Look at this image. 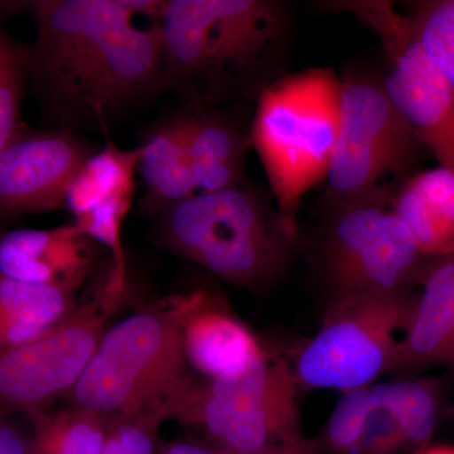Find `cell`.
Instances as JSON below:
<instances>
[{"instance_id":"6da1fadb","label":"cell","mask_w":454,"mask_h":454,"mask_svg":"<svg viewBox=\"0 0 454 454\" xmlns=\"http://www.w3.org/2000/svg\"><path fill=\"white\" fill-rule=\"evenodd\" d=\"M37 38L27 71L59 129L106 127L112 116L162 91L157 25L138 28L119 0L33 3Z\"/></svg>"},{"instance_id":"7a4b0ae2","label":"cell","mask_w":454,"mask_h":454,"mask_svg":"<svg viewBox=\"0 0 454 454\" xmlns=\"http://www.w3.org/2000/svg\"><path fill=\"white\" fill-rule=\"evenodd\" d=\"M289 13L274 0H169L157 25L162 91L240 106L279 79Z\"/></svg>"},{"instance_id":"3957f363","label":"cell","mask_w":454,"mask_h":454,"mask_svg":"<svg viewBox=\"0 0 454 454\" xmlns=\"http://www.w3.org/2000/svg\"><path fill=\"white\" fill-rule=\"evenodd\" d=\"M297 235L276 203L244 184L176 203L160 212L158 226L169 252L247 289L280 277Z\"/></svg>"},{"instance_id":"277c9868","label":"cell","mask_w":454,"mask_h":454,"mask_svg":"<svg viewBox=\"0 0 454 454\" xmlns=\"http://www.w3.org/2000/svg\"><path fill=\"white\" fill-rule=\"evenodd\" d=\"M340 83L333 68H309L280 76L256 100L252 146L278 210L295 226L301 199L327 177L340 133Z\"/></svg>"},{"instance_id":"5b68a950","label":"cell","mask_w":454,"mask_h":454,"mask_svg":"<svg viewBox=\"0 0 454 454\" xmlns=\"http://www.w3.org/2000/svg\"><path fill=\"white\" fill-rule=\"evenodd\" d=\"M298 382L282 358L262 357L234 378L186 384L164 405V420L201 430L223 454L284 450L307 441L297 403Z\"/></svg>"},{"instance_id":"8992f818","label":"cell","mask_w":454,"mask_h":454,"mask_svg":"<svg viewBox=\"0 0 454 454\" xmlns=\"http://www.w3.org/2000/svg\"><path fill=\"white\" fill-rule=\"evenodd\" d=\"M187 367L177 322L163 300L106 331L68 393L71 405L163 419V406L191 378Z\"/></svg>"},{"instance_id":"52a82bcc","label":"cell","mask_w":454,"mask_h":454,"mask_svg":"<svg viewBox=\"0 0 454 454\" xmlns=\"http://www.w3.org/2000/svg\"><path fill=\"white\" fill-rule=\"evenodd\" d=\"M340 118L325 177V207L361 200L390 201L397 188L419 172L428 152L391 103L381 80L342 79Z\"/></svg>"},{"instance_id":"ba28073f","label":"cell","mask_w":454,"mask_h":454,"mask_svg":"<svg viewBox=\"0 0 454 454\" xmlns=\"http://www.w3.org/2000/svg\"><path fill=\"white\" fill-rule=\"evenodd\" d=\"M415 298L411 292L333 297L294 375L310 389L355 390L391 372Z\"/></svg>"},{"instance_id":"9c48e42d","label":"cell","mask_w":454,"mask_h":454,"mask_svg":"<svg viewBox=\"0 0 454 454\" xmlns=\"http://www.w3.org/2000/svg\"><path fill=\"white\" fill-rule=\"evenodd\" d=\"M333 5L376 33L387 57L382 88L427 152L454 173V88L424 55L408 17L385 0Z\"/></svg>"},{"instance_id":"30bf717a","label":"cell","mask_w":454,"mask_h":454,"mask_svg":"<svg viewBox=\"0 0 454 454\" xmlns=\"http://www.w3.org/2000/svg\"><path fill=\"white\" fill-rule=\"evenodd\" d=\"M122 301L104 280L91 301L77 304L50 333L0 352V419L41 409L70 393L97 351L107 318Z\"/></svg>"},{"instance_id":"8fae6325","label":"cell","mask_w":454,"mask_h":454,"mask_svg":"<svg viewBox=\"0 0 454 454\" xmlns=\"http://www.w3.org/2000/svg\"><path fill=\"white\" fill-rule=\"evenodd\" d=\"M94 153L74 131L20 134L0 153V219L66 207L71 182Z\"/></svg>"},{"instance_id":"7c38bea8","label":"cell","mask_w":454,"mask_h":454,"mask_svg":"<svg viewBox=\"0 0 454 454\" xmlns=\"http://www.w3.org/2000/svg\"><path fill=\"white\" fill-rule=\"evenodd\" d=\"M164 301L177 322L188 366L208 381L234 378L267 356L252 330L210 289Z\"/></svg>"},{"instance_id":"4fadbf2b","label":"cell","mask_w":454,"mask_h":454,"mask_svg":"<svg viewBox=\"0 0 454 454\" xmlns=\"http://www.w3.org/2000/svg\"><path fill=\"white\" fill-rule=\"evenodd\" d=\"M97 245L74 223L14 230L0 235V274L77 294L94 267Z\"/></svg>"},{"instance_id":"5bb4252c","label":"cell","mask_w":454,"mask_h":454,"mask_svg":"<svg viewBox=\"0 0 454 454\" xmlns=\"http://www.w3.org/2000/svg\"><path fill=\"white\" fill-rule=\"evenodd\" d=\"M391 372L454 367V254L429 258Z\"/></svg>"},{"instance_id":"9a60e30c","label":"cell","mask_w":454,"mask_h":454,"mask_svg":"<svg viewBox=\"0 0 454 454\" xmlns=\"http://www.w3.org/2000/svg\"><path fill=\"white\" fill-rule=\"evenodd\" d=\"M230 106L187 103L182 107L197 193L219 192L243 184L252 125Z\"/></svg>"},{"instance_id":"2e32d148","label":"cell","mask_w":454,"mask_h":454,"mask_svg":"<svg viewBox=\"0 0 454 454\" xmlns=\"http://www.w3.org/2000/svg\"><path fill=\"white\" fill-rule=\"evenodd\" d=\"M390 208L427 258L454 254V173L443 167L419 170L390 200Z\"/></svg>"},{"instance_id":"e0dca14e","label":"cell","mask_w":454,"mask_h":454,"mask_svg":"<svg viewBox=\"0 0 454 454\" xmlns=\"http://www.w3.org/2000/svg\"><path fill=\"white\" fill-rule=\"evenodd\" d=\"M140 146L139 170L145 184V210L160 214L197 195L182 109L158 121Z\"/></svg>"},{"instance_id":"ac0fdd59","label":"cell","mask_w":454,"mask_h":454,"mask_svg":"<svg viewBox=\"0 0 454 454\" xmlns=\"http://www.w3.org/2000/svg\"><path fill=\"white\" fill-rule=\"evenodd\" d=\"M76 293L0 274V352L43 336L77 307Z\"/></svg>"},{"instance_id":"d6986e66","label":"cell","mask_w":454,"mask_h":454,"mask_svg":"<svg viewBox=\"0 0 454 454\" xmlns=\"http://www.w3.org/2000/svg\"><path fill=\"white\" fill-rule=\"evenodd\" d=\"M140 160L142 146L121 149L107 139L100 152L86 160L68 187L66 207L74 220L110 200L133 197Z\"/></svg>"},{"instance_id":"ffe728a7","label":"cell","mask_w":454,"mask_h":454,"mask_svg":"<svg viewBox=\"0 0 454 454\" xmlns=\"http://www.w3.org/2000/svg\"><path fill=\"white\" fill-rule=\"evenodd\" d=\"M35 454H101L109 415L71 405L59 411H28Z\"/></svg>"},{"instance_id":"44dd1931","label":"cell","mask_w":454,"mask_h":454,"mask_svg":"<svg viewBox=\"0 0 454 454\" xmlns=\"http://www.w3.org/2000/svg\"><path fill=\"white\" fill-rule=\"evenodd\" d=\"M396 420L406 447L424 450L437 428L441 397L434 382L396 380L373 385Z\"/></svg>"},{"instance_id":"7402d4cb","label":"cell","mask_w":454,"mask_h":454,"mask_svg":"<svg viewBox=\"0 0 454 454\" xmlns=\"http://www.w3.org/2000/svg\"><path fill=\"white\" fill-rule=\"evenodd\" d=\"M406 17L424 55L454 88V0L413 3Z\"/></svg>"},{"instance_id":"603a6c76","label":"cell","mask_w":454,"mask_h":454,"mask_svg":"<svg viewBox=\"0 0 454 454\" xmlns=\"http://www.w3.org/2000/svg\"><path fill=\"white\" fill-rule=\"evenodd\" d=\"M373 402L372 385L343 393L321 435L315 438L321 454H354Z\"/></svg>"},{"instance_id":"cb8c5ba5","label":"cell","mask_w":454,"mask_h":454,"mask_svg":"<svg viewBox=\"0 0 454 454\" xmlns=\"http://www.w3.org/2000/svg\"><path fill=\"white\" fill-rule=\"evenodd\" d=\"M27 57L0 29V153L22 134L20 106Z\"/></svg>"},{"instance_id":"d4e9b609","label":"cell","mask_w":454,"mask_h":454,"mask_svg":"<svg viewBox=\"0 0 454 454\" xmlns=\"http://www.w3.org/2000/svg\"><path fill=\"white\" fill-rule=\"evenodd\" d=\"M163 422L153 413L109 415L101 454H158V430Z\"/></svg>"},{"instance_id":"484cf974","label":"cell","mask_w":454,"mask_h":454,"mask_svg":"<svg viewBox=\"0 0 454 454\" xmlns=\"http://www.w3.org/2000/svg\"><path fill=\"white\" fill-rule=\"evenodd\" d=\"M375 394V402L354 454H400L408 450L396 420Z\"/></svg>"},{"instance_id":"4316f807","label":"cell","mask_w":454,"mask_h":454,"mask_svg":"<svg viewBox=\"0 0 454 454\" xmlns=\"http://www.w3.org/2000/svg\"><path fill=\"white\" fill-rule=\"evenodd\" d=\"M0 454H35L32 433H27L11 419H0Z\"/></svg>"},{"instance_id":"83f0119b","label":"cell","mask_w":454,"mask_h":454,"mask_svg":"<svg viewBox=\"0 0 454 454\" xmlns=\"http://www.w3.org/2000/svg\"><path fill=\"white\" fill-rule=\"evenodd\" d=\"M134 17L146 16L158 22L168 8L169 0H119Z\"/></svg>"},{"instance_id":"f1b7e54d","label":"cell","mask_w":454,"mask_h":454,"mask_svg":"<svg viewBox=\"0 0 454 454\" xmlns=\"http://www.w3.org/2000/svg\"><path fill=\"white\" fill-rule=\"evenodd\" d=\"M158 454H221L210 444L192 441H173L160 444Z\"/></svg>"},{"instance_id":"f546056e","label":"cell","mask_w":454,"mask_h":454,"mask_svg":"<svg viewBox=\"0 0 454 454\" xmlns=\"http://www.w3.org/2000/svg\"><path fill=\"white\" fill-rule=\"evenodd\" d=\"M243 454H321V450H319L316 439L309 438L298 446L284 448V450H260V452Z\"/></svg>"},{"instance_id":"4dcf8cb0","label":"cell","mask_w":454,"mask_h":454,"mask_svg":"<svg viewBox=\"0 0 454 454\" xmlns=\"http://www.w3.org/2000/svg\"><path fill=\"white\" fill-rule=\"evenodd\" d=\"M417 454H454V448L447 446L424 448L423 450Z\"/></svg>"}]
</instances>
